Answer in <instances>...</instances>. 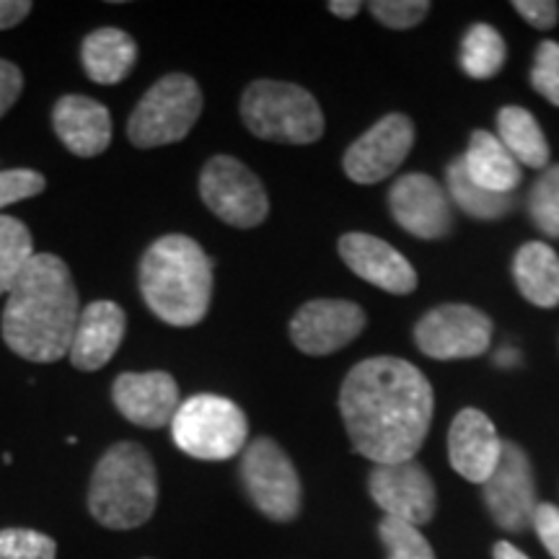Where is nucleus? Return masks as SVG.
Masks as SVG:
<instances>
[{
  "mask_svg": "<svg viewBox=\"0 0 559 559\" xmlns=\"http://www.w3.org/2000/svg\"><path fill=\"white\" fill-rule=\"evenodd\" d=\"M415 145V124L407 115H386L349 145L342 166L355 185H379L389 179Z\"/></svg>",
  "mask_w": 559,
  "mask_h": 559,
  "instance_id": "13",
  "label": "nucleus"
},
{
  "mask_svg": "<svg viewBox=\"0 0 559 559\" xmlns=\"http://www.w3.org/2000/svg\"><path fill=\"white\" fill-rule=\"evenodd\" d=\"M202 115L200 83L187 73H171L153 83L130 115L128 138L135 148H160L190 135Z\"/></svg>",
  "mask_w": 559,
  "mask_h": 559,
  "instance_id": "7",
  "label": "nucleus"
},
{
  "mask_svg": "<svg viewBox=\"0 0 559 559\" xmlns=\"http://www.w3.org/2000/svg\"><path fill=\"white\" fill-rule=\"evenodd\" d=\"M360 9L362 5L358 3V0H332L330 3V11L340 19H355L360 13Z\"/></svg>",
  "mask_w": 559,
  "mask_h": 559,
  "instance_id": "38",
  "label": "nucleus"
},
{
  "mask_svg": "<svg viewBox=\"0 0 559 559\" xmlns=\"http://www.w3.org/2000/svg\"><path fill=\"white\" fill-rule=\"evenodd\" d=\"M52 124L60 143L81 158L102 156L111 143L109 109L88 96L70 94L55 104Z\"/></svg>",
  "mask_w": 559,
  "mask_h": 559,
  "instance_id": "20",
  "label": "nucleus"
},
{
  "mask_svg": "<svg viewBox=\"0 0 559 559\" xmlns=\"http://www.w3.org/2000/svg\"><path fill=\"white\" fill-rule=\"evenodd\" d=\"M241 122L270 143L309 145L324 135V115L313 94L285 81L249 83L241 96Z\"/></svg>",
  "mask_w": 559,
  "mask_h": 559,
  "instance_id": "5",
  "label": "nucleus"
},
{
  "mask_svg": "<svg viewBox=\"0 0 559 559\" xmlns=\"http://www.w3.org/2000/svg\"><path fill=\"white\" fill-rule=\"evenodd\" d=\"M498 138L510 156L528 169H547L549 143L542 124L523 107H502L498 111Z\"/></svg>",
  "mask_w": 559,
  "mask_h": 559,
  "instance_id": "24",
  "label": "nucleus"
},
{
  "mask_svg": "<svg viewBox=\"0 0 559 559\" xmlns=\"http://www.w3.org/2000/svg\"><path fill=\"white\" fill-rule=\"evenodd\" d=\"M464 169L481 190L495 194H513L521 185V164L510 156L498 135L487 130H474L466 148Z\"/></svg>",
  "mask_w": 559,
  "mask_h": 559,
  "instance_id": "22",
  "label": "nucleus"
},
{
  "mask_svg": "<svg viewBox=\"0 0 559 559\" xmlns=\"http://www.w3.org/2000/svg\"><path fill=\"white\" fill-rule=\"evenodd\" d=\"M45 192V177L32 169H5L0 171V210L13 202L37 198Z\"/></svg>",
  "mask_w": 559,
  "mask_h": 559,
  "instance_id": "33",
  "label": "nucleus"
},
{
  "mask_svg": "<svg viewBox=\"0 0 559 559\" xmlns=\"http://www.w3.org/2000/svg\"><path fill=\"white\" fill-rule=\"evenodd\" d=\"M0 559H58V542L32 528H3Z\"/></svg>",
  "mask_w": 559,
  "mask_h": 559,
  "instance_id": "30",
  "label": "nucleus"
},
{
  "mask_svg": "<svg viewBox=\"0 0 559 559\" xmlns=\"http://www.w3.org/2000/svg\"><path fill=\"white\" fill-rule=\"evenodd\" d=\"M531 83L549 104L559 107V41H542L536 47L534 70H531Z\"/></svg>",
  "mask_w": 559,
  "mask_h": 559,
  "instance_id": "32",
  "label": "nucleus"
},
{
  "mask_svg": "<svg viewBox=\"0 0 559 559\" xmlns=\"http://www.w3.org/2000/svg\"><path fill=\"white\" fill-rule=\"evenodd\" d=\"M140 293L164 324H200L213 298V260L190 236H160L140 260Z\"/></svg>",
  "mask_w": 559,
  "mask_h": 559,
  "instance_id": "3",
  "label": "nucleus"
},
{
  "mask_svg": "<svg viewBox=\"0 0 559 559\" xmlns=\"http://www.w3.org/2000/svg\"><path fill=\"white\" fill-rule=\"evenodd\" d=\"M379 536L383 549H386V559H436V551L425 539L423 531L409 526V523L383 515L379 523Z\"/></svg>",
  "mask_w": 559,
  "mask_h": 559,
  "instance_id": "29",
  "label": "nucleus"
},
{
  "mask_svg": "<svg viewBox=\"0 0 559 559\" xmlns=\"http://www.w3.org/2000/svg\"><path fill=\"white\" fill-rule=\"evenodd\" d=\"M111 400L124 419L145 430L171 428V419L181 404L177 381L166 370L117 376Z\"/></svg>",
  "mask_w": 559,
  "mask_h": 559,
  "instance_id": "16",
  "label": "nucleus"
},
{
  "mask_svg": "<svg viewBox=\"0 0 559 559\" xmlns=\"http://www.w3.org/2000/svg\"><path fill=\"white\" fill-rule=\"evenodd\" d=\"M34 5L29 0H0V32L13 29L21 21L29 16Z\"/></svg>",
  "mask_w": 559,
  "mask_h": 559,
  "instance_id": "37",
  "label": "nucleus"
},
{
  "mask_svg": "<svg viewBox=\"0 0 559 559\" xmlns=\"http://www.w3.org/2000/svg\"><path fill=\"white\" fill-rule=\"evenodd\" d=\"M430 381L415 362L368 358L347 373L340 391V412L353 449L376 466L412 461L430 432Z\"/></svg>",
  "mask_w": 559,
  "mask_h": 559,
  "instance_id": "1",
  "label": "nucleus"
},
{
  "mask_svg": "<svg viewBox=\"0 0 559 559\" xmlns=\"http://www.w3.org/2000/svg\"><path fill=\"white\" fill-rule=\"evenodd\" d=\"M88 513L111 531H132L148 523L158 506V474L140 443H115L91 474Z\"/></svg>",
  "mask_w": 559,
  "mask_h": 559,
  "instance_id": "4",
  "label": "nucleus"
},
{
  "mask_svg": "<svg viewBox=\"0 0 559 559\" xmlns=\"http://www.w3.org/2000/svg\"><path fill=\"white\" fill-rule=\"evenodd\" d=\"M415 342L432 360L479 358L492 342V321L474 306L445 304L417 321Z\"/></svg>",
  "mask_w": 559,
  "mask_h": 559,
  "instance_id": "10",
  "label": "nucleus"
},
{
  "mask_svg": "<svg viewBox=\"0 0 559 559\" xmlns=\"http://www.w3.org/2000/svg\"><path fill=\"white\" fill-rule=\"evenodd\" d=\"M368 9L386 29L404 32L417 26L419 21L428 16L430 3L428 0H376Z\"/></svg>",
  "mask_w": 559,
  "mask_h": 559,
  "instance_id": "31",
  "label": "nucleus"
},
{
  "mask_svg": "<svg viewBox=\"0 0 559 559\" xmlns=\"http://www.w3.org/2000/svg\"><path fill=\"white\" fill-rule=\"evenodd\" d=\"M394 221L423 241L445 239L453 228L451 198L428 174H404L389 192Z\"/></svg>",
  "mask_w": 559,
  "mask_h": 559,
  "instance_id": "15",
  "label": "nucleus"
},
{
  "mask_svg": "<svg viewBox=\"0 0 559 559\" xmlns=\"http://www.w3.org/2000/svg\"><path fill=\"white\" fill-rule=\"evenodd\" d=\"M366 311L353 300L317 298L290 319V340L306 355H332L366 330Z\"/></svg>",
  "mask_w": 559,
  "mask_h": 559,
  "instance_id": "14",
  "label": "nucleus"
},
{
  "mask_svg": "<svg viewBox=\"0 0 559 559\" xmlns=\"http://www.w3.org/2000/svg\"><path fill=\"white\" fill-rule=\"evenodd\" d=\"M528 215L547 239H559V164L547 166L531 187Z\"/></svg>",
  "mask_w": 559,
  "mask_h": 559,
  "instance_id": "28",
  "label": "nucleus"
},
{
  "mask_svg": "<svg viewBox=\"0 0 559 559\" xmlns=\"http://www.w3.org/2000/svg\"><path fill=\"white\" fill-rule=\"evenodd\" d=\"M500 456L502 440L492 419L474 407L461 409L449 430V461L453 472L474 485H485L498 469Z\"/></svg>",
  "mask_w": 559,
  "mask_h": 559,
  "instance_id": "18",
  "label": "nucleus"
},
{
  "mask_svg": "<svg viewBox=\"0 0 559 559\" xmlns=\"http://www.w3.org/2000/svg\"><path fill=\"white\" fill-rule=\"evenodd\" d=\"M128 319L115 300H94L81 311L68 358L79 370H99L115 358L124 340Z\"/></svg>",
  "mask_w": 559,
  "mask_h": 559,
  "instance_id": "19",
  "label": "nucleus"
},
{
  "mask_svg": "<svg viewBox=\"0 0 559 559\" xmlns=\"http://www.w3.org/2000/svg\"><path fill=\"white\" fill-rule=\"evenodd\" d=\"M445 187H449V198L464 210L466 215L479 221H500L513 210V194H495L481 190L464 169V160H451L445 169Z\"/></svg>",
  "mask_w": 559,
  "mask_h": 559,
  "instance_id": "25",
  "label": "nucleus"
},
{
  "mask_svg": "<svg viewBox=\"0 0 559 559\" xmlns=\"http://www.w3.org/2000/svg\"><path fill=\"white\" fill-rule=\"evenodd\" d=\"M21 91H24V75H21V70L11 60L0 58V117L19 102Z\"/></svg>",
  "mask_w": 559,
  "mask_h": 559,
  "instance_id": "36",
  "label": "nucleus"
},
{
  "mask_svg": "<svg viewBox=\"0 0 559 559\" xmlns=\"http://www.w3.org/2000/svg\"><path fill=\"white\" fill-rule=\"evenodd\" d=\"M513 9L521 19H526L531 26L547 32L559 21V5L555 0H515Z\"/></svg>",
  "mask_w": 559,
  "mask_h": 559,
  "instance_id": "35",
  "label": "nucleus"
},
{
  "mask_svg": "<svg viewBox=\"0 0 559 559\" xmlns=\"http://www.w3.org/2000/svg\"><path fill=\"white\" fill-rule=\"evenodd\" d=\"M81 62L91 81L102 83V86H115L128 79L135 68L138 45L128 32L104 26L83 39Z\"/></svg>",
  "mask_w": 559,
  "mask_h": 559,
  "instance_id": "21",
  "label": "nucleus"
},
{
  "mask_svg": "<svg viewBox=\"0 0 559 559\" xmlns=\"http://www.w3.org/2000/svg\"><path fill=\"white\" fill-rule=\"evenodd\" d=\"M177 449L200 461H228L247 449L249 423L239 404L218 394H198L179 404L171 419Z\"/></svg>",
  "mask_w": 559,
  "mask_h": 559,
  "instance_id": "6",
  "label": "nucleus"
},
{
  "mask_svg": "<svg viewBox=\"0 0 559 559\" xmlns=\"http://www.w3.org/2000/svg\"><path fill=\"white\" fill-rule=\"evenodd\" d=\"M513 277L521 296L539 309L559 306V254L549 243H523L513 260Z\"/></svg>",
  "mask_w": 559,
  "mask_h": 559,
  "instance_id": "23",
  "label": "nucleus"
},
{
  "mask_svg": "<svg viewBox=\"0 0 559 559\" xmlns=\"http://www.w3.org/2000/svg\"><path fill=\"white\" fill-rule=\"evenodd\" d=\"M531 528L539 534L544 549L549 551L551 559H559V508L551 506V502H539Z\"/></svg>",
  "mask_w": 559,
  "mask_h": 559,
  "instance_id": "34",
  "label": "nucleus"
},
{
  "mask_svg": "<svg viewBox=\"0 0 559 559\" xmlns=\"http://www.w3.org/2000/svg\"><path fill=\"white\" fill-rule=\"evenodd\" d=\"M200 198L215 218L234 228H257L270 215L260 177L234 156H213L200 174Z\"/></svg>",
  "mask_w": 559,
  "mask_h": 559,
  "instance_id": "9",
  "label": "nucleus"
},
{
  "mask_svg": "<svg viewBox=\"0 0 559 559\" xmlns=\"http://www.w3.org/2000/svg\"><path fill=\"white\" fill-rule=\"evenodd\" d=\"M241 481L264 519L277 523L298 519L304 487L290 456L272 438H257L243 449Z\"/></svg>",
  "mask_w": 559,
  "mask_h": 559,
  "instance_id": "8",
  "label": "nucleus"
},
{
  "mask_svg": "<svg viewBox=\"0 0 559 559\" xmlns=\"http://www.w3.org/2000/svg\"><path fill=\"white\" fill-rule=\"evenodd\" d=\"M492 559H531L528 555H523L519 547H513L510 542H498L492 547Z\"/></svg>",
  "mask_w": 559,
  "mask_h": 559,
  "instance_id": "39",
  "label": "nucleus"
},
{
  "mask_svg": "<svg viewBox=\"0 0 559 559\" xmlns=\"http://www.w3.org/2000/svg\"><path fill=\"white\" fill-rule=\"evenodd\" d=\"M481 492L489 515L500 528L510 534H523L531 528L539 502H536L534 469L519 443H502L498 469L481 485Z\"/></svg>",
  "mask_w": 559,
  "mask_h": 559,
  "instance_id": "11",
  "label": "nucleus"
},
{
  "mask_svg": "<svg viewBox=\"0 0 559 559\" xmlns=\"http://www.w3.org/2000/svg\"><path fill=\"white\" fill-rule=\"evenodd\" d=\"M368 492L389 519L404 521L417 528L430 523L438 508L436 481L415 459L402 461V464L373 466L368 477Z\"/></svg>",
  "mask_w": 559,
  "mask_h": 559,
  "instance_id": "12",
  "label": "nucleus"
},
{
  "mask_svg": "<svg viewBox=\"0 0 559 559\" xmlns=\"http://www.w3.org/2000/svg\"><path fill=\"white\" fill-rule=\"evenodd\" d=\"M506 39L489 24H474L461 41V68L469 79L487 81L506 66Z\"/></svg>",
  "mask_w": 559,
  "mask_h": 559,
  "instance_id": "26",
  "label": "nucleus"
},
{
  "mask_svg": "<svg viewBox=\"0 0 559 559\" xmlns=\"http://www.w3.org/2000/svg\"><path fill=\"white\" fill-rule=\"evenodd\" d=\"M3 309V340L19 358L58 362L70 353L81 304L68 264L55 254H34Z\"/></svg>",
  "mask_w": 559,
  "mask_h": 559,
  "instance_id": "2",
  "label": "nucleus"
},
{
  "mask_svg": "<svg viewBox=\"0 0 559 559\" xmlns=\"http://www.w3.org/2000/svg\"><path fill=\"white\" fill-rule=\"evenodd\" d=\"M32 257L34 239L29 228L19 218L0 215V296H9Z\"/></svg>",
  "mask_w": 559,
  "mask_h": 559,
  "instance_id": "27",
  "label": "nucleus"
},
{
  "mask_svg": "<svg viewBox=\"0 0 559 559\" xmlns=\"http://www.w3.org/2000/svg\"><path fill=\"white\" fill-rule=\"evenodd\" d=\"M340 257L360 280L394 296H407L417 288V272L407 257L379 236L345 234L340 239Z\"/></svg>",
  "mask_w": 559,
  "mask_h": 559,
  "instance_id": "17",
  "label": "nucleus"
}]
</instances>
